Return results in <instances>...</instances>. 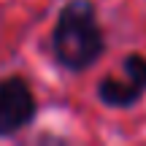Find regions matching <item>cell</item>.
Returning <instances> with one entry per match:
<instances>
[{
	"label": "cell",
	"instance_id": "6da1fadb",
	"mask_svg": "<svg viewBox=\"0 0 146 146\" xmlns=\"http://www.w3.org/2000/svg\"><path fill=\"white\" fill-rule=\"evenodd\" d=\"M103 52V33L95 22V8L87 0H73L62 8L54 27V54L70 70L92 65Z\"/></svg>",
	"mask_w": 146,
	"mask_h": 146
},
{
	"label": "cell",
	"instance_id": "3957f363",
	"mask_svg": "<svg viewBox=\"0 0 146 146\" xmlns=\"http://www.w3.org/2000/svg\"><path fill=\"white\" fill-rule=\"evenodd\" d=\"M146 92V60L141 54L125 57V78H103L100 81V98L106 106L127 108Z\"/></svg>",
	"mask_w": 146,
	"mask_h": 146
},
{
	"label": "cell",
	"instance_id": "7a4b0ae2",
	"mask_svg": "<svg viewBox=\"0 0 146 146\" xmlns=\"http://www.w3.org/2000/svg\"><path fill=\"white\" fill-rule=\"evenodd\" d=\"M35 116V98L22 78H5L0 84V135L22 130Z\"/></svg>",
	"mask_w": 146,
	"mask_h": 146
}]
</instances>
